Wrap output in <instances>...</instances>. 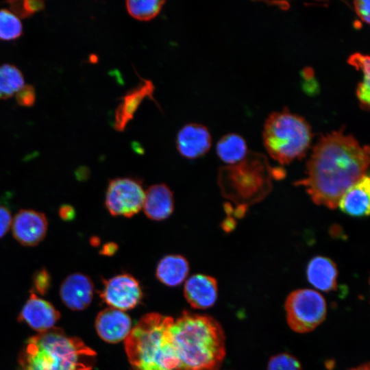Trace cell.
Instances as JSON below:
<instances>
[{"label":"cell","instance_id":"1","mask_svg":"<svg viewBox=\"0 0 370 370\" xmlns=\"http://www.w3.org/2000/svg\"><path fill=\"white\" fill-rule=\"evenodd\" d=\"M369 164L368 146H361L343 130L334 131L319 139L306 177L295 184L304 186L315 204L334 209L346 190L366 175Z\"/></svg>","mask_w":370,"mask_h":370},{"label":"cell","instance_id":"2","mask_svg":"<svg viewBox=\"0 0 370 370\" xmlns=\"http://www.w3.org/2000/svg\"><path fill=\"white\" fill-rule=\"evenodd\" d=\"M178 358L177 370H215L225 356L220 324L205 315L184 312L170 328Z\"/></svg>","mask_w":370,"mask_h":370},{"label":"cell","instance_id":"3","mask_svg":"<svg viewBox=\"0 0 370 370\" xmlns=\"http://www.w3.org/2000/svg\"><path fill=\"white\" fill-rule=\"evenodd\" d=\"M95 355L81 339L53 327L27 341L19 354V370H91Z\"/></svg>","mask_w":370,"mask_h":370},{"label":"cell","instance_id":"4","mask_svg":"<svg viewBox=\"0 0 370 370\" xmlns=\"http://www.w3.org/2000/svg\"><path fill=\"white\" fill-rule=\"evenodd\" d=\"M173 319L158 313L142 317L125 338L130 362L137 370H175L179 361L170 328Z\"/></svg>","mask_w":370,"mask_h":370},{"label":"cell","instance_id":"5","mask_svg":"<svg viewBox=\"0 0 370 370\" xmlns=\"http://www.w3.org/2000/svg\"><path fill=\"white\" fill-rule=\"evenodd\" d=\"M312 138L308 123L288 110L272 113L264 125L262 139L265 149L280 164L304 158Z\"/></svg>","mask_w":370,"mask_h":370},{"label":"cell","instance_id":"6","mask_svg":"<svg viewBox=\"0 0 370 370\" xmlns=\"http://www.w3.org/2000/svg\"><path fill=\"white\" fill-rule=\"evenodd\" d=\"M284 308L289 327L297 333L314 330L324 321L327 313L324 297L310 288L291 292L286 297Z\"/></svg>","mask_w":370,"mask_h":370},{"label":"cell","instance_id":"7","mask_svg":"<svg viewBox=\"0 0 370 370\" xmlns=\"http://www.w3.org/2000/svg\"><path fill=\"white\" fill-rule=\"evenodd\" d=\"M144 198L141 181L130 177H116L108 183L105 206L112 216L128 218L143 208Z\"/></svg>","mask_w":370,"mask_h":370},{"label":"cell","instance_id":"8","mask_svg":"<svg viewBox=\"0 0 370 370\" xmlns=\"http://www.w3.org/2000/svg\"><path fill=\"white\" fill-rule=\"evenodd\" d=\"M100 297L111 308L124 311L138 304L142 297V291L134 277L121 273L104 280Z\"/></svg>","mask_w":370,"mask_h":370},{"label":"cell","instance_id":"9","mask_svg":"<svg viewBox=\"0 0 370 370\" xmlns=\"http://www.w3.org/2000/svg\"><path fill=\"white\" fill-rule=\"evenodd\" d=\"M14 238L25 247H34L46 236L48 221L45 214L32 209H21L14 217L11 225Z\"/></svg>","mask_w":370,"mask_h":370},{"label":"cell","instance_id":"10","mask_svg":"<svg viewBox=\"0 0 370 370\" xmlns=\"http://www.w3.org/2000/svg\"><path fill=\"white\" fill-rule=\"evenodd\" d=\"M140 81L134 88L127 90L119 99L121 102L114 110L113 128L118 132H123L134 116L143 101L153 98L155 86L150 79L139 77Z\"/></svg>","mask_w":370,"mask_h":370},{"label":"cell","instance_id":"11","mask_svg":"<svg viewBox=\"0 0 370 370\" xmlns=\"http://www.w3.org/2000/svg\"><path fill=\"white\" fill-rule=\"evenodd\" d=\"M60 317L59 311L50 302L31 291L18 320L39 333L53 328Z\"/></svg>","mask_w":370,"mask_h":370},{"label":"cell","instance_id":"12","mask_svg":"<svg viewBox=\"0 0 370 370\" xmlns=\"http://www.w3.org/2000/svg\"><path fill=\"white\" fill-rule=\"evenodd\" d=\"M212 137L204 125L190 123L184 125L176 137V147L179 153L187 159H196L205 155L210 149Z\"/></svg>","mask_w":370,"mask_h":370},{"label":"cell","instance_id":"13","mask_svg":"<svg viewBox=\"0 0 370 370\" xmlns=\"http://www.w3.org/2000/svg\"><path fill=\"white\" fill-rule=\"evenodd\" d=\"M93 290V283L88 275L75 273L63 280L60 288V295L67 308L82 310L91 303Z\"/></svg>","mask_w":370,"mask_h":370},{"label":"cell","instance_id":"14","mask_svg":"<svg viewBox=\"0 0 370 370\" xmlns=\"http://www.w3.org/2000/svg\"><path fill=\"white\" fill-rule=\"evenodd\" d=\"M131 319L124 311L106 308L97 316L95 328L103 341L115 343L125 339L131 331Z\"/></svg>","mask_w":370,"mask_h":370},{"label":"cell","instance_id":"15","mask_svg":"<svg viewBox=\"0 0 370 370\" xmlns=\"http://www.w3.org/2000/svg\"><path fill=\"white\" fill-rule=\"evenodd\" d=\"M184 296L190 305L199 309L211 307L217 298L218 286L215 278L204 274H195L187 280Z\"/></svg>","mask_w":370,"mask_h":370},{"label":"cell","instance_id":"16","mask_svg":"<svg viewBox=\"0 0 370 370\" xmlns=\"http://www.w3.org/2000/svg\"><path fill=\"white\" fill-rule=\"evenodd\" d=\"M143 211L151 220L160 221L173 212L174 198L170 188L164 184L151 186L145 192Z\"/></svg>","mask_w":370,"mask_h":370},{"label":"cell","instance_id":"17","mask_svg":"<svg viewBox=\"0 0 370 370\" xmlns=\"http://www.w3.org/2000/svg\"><path fill=\"white\" fill-rule=\"evenodd\" d=\"M370 180L365 175L349 188L339 200L338 206L345 214L363 217L369 214Z\"/></svg>","mask_w":370,"mask_h":370},{"label":"cell","instance_id":"18","mask_svg":"<svg viewBox=\"0 0 370 370\" xmlns=\"http://www.w3.org/2000/svg\"><path fill=\"white\" fill-rule=\"evenodd\" d=\"M338 269L330 258L322 256L313 257L306 267L309 283L317 289L329 292L337 286Z\"/></svg>","mask_w":370,"mask_h":370},{"label":"cell","instance_id":"19","mask_svg":"<svg viewBox=\"0 0 370 370\" xmlns=\"http://www.w3.org/2000/svg\"><path fill=\"white\" fill-rule=\"evenodd\" d=\"M189 264L186 258L180 254H169L162 257L156 267V277L169 286L181 284L186 278Z\"/></svg>","mask_w":370,"mask_h":370},{"label":"cell","instance_id":"20","mask_svg":"<svg viewBox=\"0 0 370 370\" xmlns=\"http://www.w3.org/2000/svg\"><path fill=\"white\" fill-rule=\"evenodd\" d=\"M217 153L219 158L230 165L243 160L247 155V146L245 139L234 133L223 136L217 144Z\"/></svg>","mask_w":370,"mask_h":370},{"label":"cell","instance_id":"21","mask_svg":"<svg viewBox=\"0 0 370 370\" xmlns=\"http://www.w3.org/2000/svg\"><path fill=\"white\" fill-rule=\"evenodd\" d=\"M22 72L15 65H0V99H6L17 92L24 85Z\"/></svg>","mask_w":370,"mask_h":370},{"label":"cell","instance_id":"22","mask_svg":"<svg viewBox=\"0 0 370 370\" xmlns=\"http://www.w3.org/2000/svg\"><path fill=\"white\" fill-rule=\"evenodd\" d=\"M164 0H128L125 1L126 9L130 16L140 21H149L160 12Z\"/></svg>","mask_w":370,"mask_h":370},{"label":"cell","instance_id":"23","mask_svg":"<svg viewBox=\"0 0 370 370\" xmlns=\"http://www.w3.org/2000/svg\"><path fill=\"white\" fill-rule=\"evenodd\" d=\"M22 34L23 25L20 18L8 9H0V39L15 40Z\"/></svg>","mask_w":370,"mask_h":370},{"label":"cell","instance_id":"24","mask_svg":"<svg viewBox=\"0 0 370 370\" xmlns=\"http://www.w3.org/2000/svg\"><path fill=\"white\" fill-rule=\"evenodd\" d=\"M10 10L17 17L27 18L45 8V3L39 0H24L8 1Z\"/></svg>","mask_w":370,"mask_h":370},{"label":"cell","instance_id":"25","mask_svg":"<svg viewBox=\"0 0 370 370\" xmlns=\"http://www.w3.org/2000/svg\"><path fill=\"white\" fill-rule=\"evenodd\" d=\"M267 370H302V368L295 357L287 353H282L270 358Z\"/></svg>","mask_w":370,"mask_h":370},{"label":"cell","instance_id":"26","mask_svg":"<svg viewBox=\"0 0 370 370\" xmlns=\"http://www.w3.org/2000/svg\"><path fill=\"white\" fill-rule=\"evenodd\" d=\"M51 284V277L45 268H41L36 271L33 275L32 292L45 295L49 291Z\"/></svg>","mask_w":370,"mask_h":370},{"label":"cell","instance_id":"27","mask_svg":"<svg viewBox=\"0 0 370 370\" xmlns=\"http://www.w3.org/2000/svg\"><path fill=\"white\" fill-rule=\"evenodd\" d=\"M16 100L18 105L31 107L36 101V90L31 84H24L16 93Z\"/></svg>","mask_w":370,"mask_h":370},{"label":"cell","instance_id":"28","mask_svg":"<svg viewBox=\"0 0 370 370\" xmlns=\"http://www.w3.org/2000/svg\"><path fill=\"white\" fill-rule=\"evenodd\" d=\"M369 75H363V79L358 84L356 95L361 107L367 110L369 108Z\"/></svg>","mask_w":370,"mask_h":370},{"label":"cell","instance_id":"29","mask_svg":"<svg viewBox=\"0 0 370 370\" xmlns=\"http://www.w3.org/2000/svg\"><path fill=\"white\" fill-rule=\"evenodd\" d=\"M348 62L362 71L363 74H369L370 60L368 56L360 53L353 54L349 57Z\"/></svg>","mask_w":370,"mask_h":370},{"label":"cell","instance_id":"30","mask_svg":"<svg viewBox=\"0 0 370 370\" xmlns=\"http://www.w3.org/2000/svg\"><path fill=\"white\" fill-rule=\"evenodd\" d=\"M12 217L10 210L0 204V238L3 237L11 228Z\"/></svg>","mask_w":370,"mask_h":370},{"label":"cell","instance_id":"31","mask_svg":"<svg viewBox=\"0 0 370 370\" xmlns=\"http://www.w3.org/2000/svg\"><path fill=\"white\" fill-rule=\"evenodd\" d=\"M356 14L360 19L366 23H369V1L356 0L354 2Z\"/></svg>","mask_w":370,"mask_h":370},{"label":"cell","instance_id":"32","mask_svg":"<svg viewBox=\"0 0 370 370\" xmlns=\"http://www.w3.org/2000/svg\"><path fill=\"white\" fill-rule=\"evenodd\" d=\"M75 210L69 204H62L58 209L60 218L64 221H70L75 217Z\"/></svg>","mask_w":370,"mask_h":370},{"label":"cell","instance_id":"33","mask_svg":"<svg viewBox=\"0 0 370 370\" xmlns=\"http://www.w3.org/2000/svg\"><path fill=\"white\" fill-rule=\"evenodd\" d=\"M118 245L114 242L105 243L101 248L99 254L104 256H112L118 251Z\"/></svg>","mask_w":370,"mask_h":370},{"label":"cell","instance_id":"34","mask_svg":"<svg viewBox=\"0 0 370 370\" xmlns=\"http://www.w3.org/2000/svg\"><path fill=\"white\" fill-rule=\"evenodd\" d=\"M235 225L236 223L234 220L230 217L225 219L221 223L222 229L226 232L233 230Z\"/></svg>","mask_w":370,"mask_h":370},{"label":"cell","instance_id":"35","mask_svg":"<svg viewBox=\"0 0 370 370\" xmlns=\"http://www.w3.org/2000/svg\"><path fill=\"white\" fill-rule=\"evenodd\" d=\"M349 370H369V363L362 364L358 367L352 368Z\"/></svg>","mask_w":370,"mask_h":370},{"label":"cell","instance_id":"36","mask_svg":"<svg viewBox=\"0 0 370 370\" xmlns=\"http://www.w3.org/2000/svg\"><path fill=\"white\" fill-rule=\"evenodd\" d=\"M90 244L92 245V246H98L100 243V240L98 237L97 236H93L90 238Z\"/></svg>","mask_w":370,"mask_h":370}]
</instances>
